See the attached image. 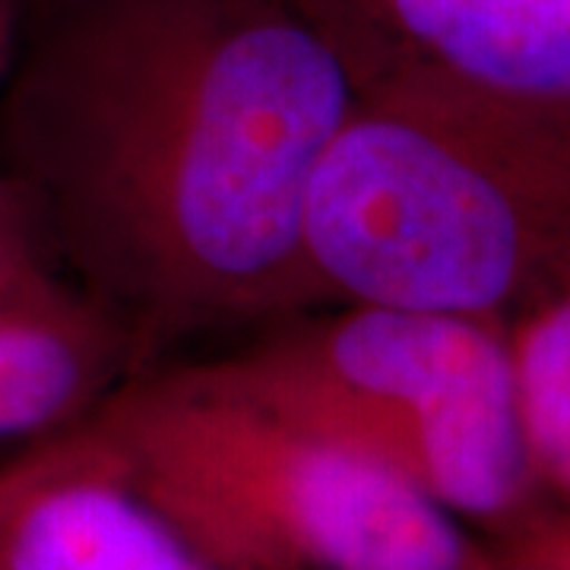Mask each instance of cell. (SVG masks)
Wrapping results in <instances>:
<instances>
[{
    "instance_id": "6da1fadb",
    "label": "cell",
    "mask_w": 570,
    "mask_h": 570,
    "mask_svg": "<svg viewBox=\"0 0 570 570\" xmlns=\"http://www.w3.org/2000/svg\"><path fill=\"white\" fill-rule=\"evenodd\" d=\"M358 89L302 0H32L0 175L67 288L159 365L317 307L307 187Z\"/></svg>"
},
{
    "instance_id": "7a4b0ae2",
    "label": "cell",
    "mask_w": 570,
    "mask_h": 570,
    "mask_svg": "<svg viewBox=\"0 0 570 570\" xmlns=\"http://www.w3.org/2000/svg\"><path fill=\"white\" fill-rule=\"evenodd\" d=\"M302 254L317 307L510 324L570 276V127L367 82L311 178Z\"/></svg>"
},
{
    "instance_id": "3957f363",
    "label": "cell",
    "mask_w": 570,
    "mask_h": 570,
    "mask_svg": "<svg viewBox=\"0 0 570 570\" xmlns=\"http://www.w3.org/2000/svg\"><path fill=\"white\" fill-rule=\"evenodd\" d=\"M89 419L235 570H489L494 558L400 475L204 362L142 367Z\"/></svg>"
},
{
    "instance_id": "277c9868",
    "label": "cell",
    "mask_w": 570,
    "mask_h": 570,
    "mask_svg": "<svg viewBox=\"0 0 570 570\" xmlns=\"http://www.w3.org/2000/svg\"><path fill=\"white\" fill-rule=\"evenodd\" d=\"M204 365L228 387L381 463L494 542L551 504L532 466L501 321L324 305Z\"/></svg>"
},
{
    "instance_id": "5b68a950",
    "label": "cell",
    "mask_w": 570,
    "mask_h": 570,
    "mask_svg": "<svg viewBox=\"0 0 570 570\" xmlns=\"http://www.w3.org/2000/svg\"><path fill=\"white\" fill-rule=\"evenodd\" d=\"M302 3L358 86H425L570 127V0Z\"/></svg>"
},
{
    "instance_id": "8992f818",
    "label": "cell",
    "mask_w": 570,
    "mask_h": 570,
    "mask_svg": "<svg viewBox=\"0 0 570 570\" xmlns=\"http://www.w3.org/2000/svg\"><path fill=\"white\" fill-rule=\"evenodd\" d=\"M0 570H235L86 415L0 463Z\"/></svg>"
},
{
    "instance_id": "52a82bcc",
    "label": "cell",
    "mask_w": 570,
    "mask_h": 570,
    "mask_svg": "<svg viewBox=\"0 0 570 570\" xmlns=\"http://www.w3.org/2000/svg\"><path fill=\"white\" fill-rule=\"evenodd\" d=\"M142 367L121 326L77 292L0 307V441L80 422Z\"/></svg>"
},
{
    "instance_id": "ba28073f",
    "label": "cell",
    "mask_w": 570,
    "mask_h": 570,
    "mask_svg": "<svg viewBox=\"0 0 570 570\" xmlns=\"http://www.w3.org/2000/svg\"><path fill=\"white\" fill-rule=\"evenodd\" d=\"M508 333L532 466L551 504L570 510V276Z\"/></svg>"
},
{
    "instance_id": "9c48e42d",
    "label": "cell",
    "mask_w": 570,
    "mask_h": 570,
    "mask_svg": "<svg viewBox=\"0 0 570 570\" xmlns=\"http://www.w3.org/2000/svg\"><path fill=\"white\" fill-rule=\"evenodd\" d=\"M67 288L26 206L0 175V307L51 298Z\"/></svg>"
},
{
    "instance_id": "30bf717a",
    "label": "cell",
    "mask_w": 570,
    "mask_h": 570,
    "mask_svg": "<svg viewBox=\"0 0 570 570\" xmlns=\"http://www.w3.org/2000/svg\"><path fill=\"white\" fill-rule=\"evenodd\" d=\"M491 570H570V510L549 504L494 546Z\"/></svg>"
},
{
    "instance_id": "8fae6325",
    "label": "cell",
    "mask_w": 570,
    "mask_h": 570,
    "mask_svg": "<svg viewBox=\"0 0 570 570\" xmlns=\"http://www.w3.org/2000/svg\"><path fill=\"white\" fill-rule=\"evenodd\" d=\"M29 3L32 0H0V80L7 77V67L17 55L22 26L29 17Z\"/></svg>"
},
{
    "instance_id": "7c38bea8",
    "label": "cell",
    "mask_w": 570,
    "mask_h": 570,
    "mask_svg": "<svg viewBox=\"0 0 570 570\" xmlns=\"http://www.w3.org/2000/svg\"><path fill=\"white\" fill-rule=\"evenodd\" d=\"M491 551H494V549H491ZM491 561H494V558H491ZM489 570H491V564H489Z\"/></svg>"
}]
</instances>
